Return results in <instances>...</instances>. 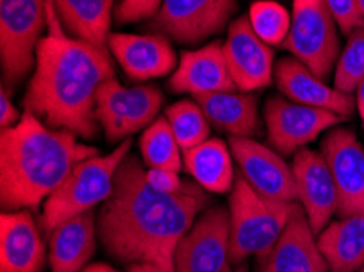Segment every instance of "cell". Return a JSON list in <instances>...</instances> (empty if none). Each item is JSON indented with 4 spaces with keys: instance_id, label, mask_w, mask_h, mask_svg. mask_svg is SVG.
<instances>
[{
    "instance_id": "6da1fadb",
    "label": "cell",
    "mask_w": 364,
    "mask_h": 272,
    "mask_svg": "<svg viewBox=\"0 0 364 272\" xmlns=\"http://www.w3.org/2000/svg\"><path fill=\"white\" fill-rule=\"evenodd\" d=\"M208 202V191L198 183L185 181L176 192L157 191L137 157L128 155L97 215L98 240L119 263H156L175 271L176 246Z\"/></svg>"
},
{
    "instance_id": "603a6c76",
    "label": "cell",
    "mask_w": 364,
    "mask_h": 272,
    "mask_svg": "<svg viewBox=\"0 0 364 272\" xmlns=\"http://www.w3.org/2000/svg\"><path fill=\"white\" fill-rule=\"evenodd\" d=\"M330 272H356L364 264V210L340 217L317 238Z\"/></svg>"
},
{
    "instance_id": "52a82bcc",
    "label": "cell",
    "mask_w": 364,
    "mask_h": 272,
    "mask_svg": "<svg viewBox=\"0 0 364 272\" xmlns=\"http://www.w3.org/2000/svg\"><path fill=\"white\" fill-rule=\"evenodd\" d=\"M46 25V0H0V62L5 85H16L36 65Z\"/></svg>"
},
{
    "instance_id": "e575fe53",
    "label": "cell",
    "mask_w": 364,
    "mask_h": 272,
    "mask_svg": "<svg viewBox=\"0 0 364 272\" xmlns=\"http://www.w3.org/2000/svg\"><path fill=\"white\" fill-rule=\"evenodd\" d=\"M356 108L360 111L361 121L364 123V80L356 88Z\"/></svg>"
},
{
    "instance_id": "74e56055",
    "label": "cell",
    "mask_w": 364,
    "mask_h": 272,
    "mask_svg": "<svg viewBox=\"0 0 364 272\" xmlns=\"http://www.w3.org/2000/svg\"><path fill=\"white\" fill-rule=\"evenodd\" d=\"M356 5H358V10H360L361 16L364 18V0H356Z\"/></svg>"
},
{
    "instance_id": "484cf974",
    "label": "cell",
    "mask_w": 364,
    "mask_h": 272,
    "mask_svg": "<svg viewBox=\"0 0 364 272\" xmlns=\"http://www.w3.org/2000/svg\"><path fill=\"white\" fill-rule=\"evenodd\" d=\"M142 160L149 168H170L180 171L183 166L181 147L167 118H159L147 127L139 138Z\"/></svg>"
},
{
    "instance_id": "f35d334b",
    "label": "cell",
    "mask_w": 364,
    "mask_h": 272,
    "mask_svg": "<svg viewBox=\"0 0 364 272\" xmlns=\"http://www.w3.org/2000/svg\"><path fill=\"white\" fill-rule=\"evenodd\" d=\"M358 272H364V264H363V268H361L360 271H358Z\"/></svg>"
},
{
    "instance_id": "7c38bea8",
    "label": "cell",
    "mask_w": 364,
    "mask_h": 272,
    "mask_svg": "<svg viewBox=\"0 0 364 272\" xmlns=\"http://www.w3.org/2000/svg\"><path fill=\"white\" fill-rule=\"evenodd\" d=\"M229 148L240 175L258 194L272 201H297L294 173L277 150L245 137H230Z\"/></svg>"
},
{
    "instance_id": "5b68a950",
    "label": "cell",
    "mask_w": 364,
    "mask_h": 272,
    "mask_svg": "<svg viewBox=\"0 0 364 272\" xmlns=\"http://www.w3.org/2000/svg\"><path fill=\"white\" fill-rule=\"evenodd\" d=\"M296 202H279L263 197L237 176L229 197L230 266H240L255 254L262 256L274 245L291 217Z\"/></svg>"
},
{
    "instance_id": "ac0fdd59",
    "label": "cell",
    "mask_w": 364,
    "mask_h": 272,
    "mask_svg": "<svg viewBox=\"0 0 364 272\" xmlns=\"http://www.w3.org/2000/svg\"><path fill=\"white\" fill-rule=\"evenodd\" d=\"M108 49L121 69L132 80H151L173 72L176 55L168 40L162 35H124L112 33Z\"/></svg>"
},
{
    "instance_id": "7402d4cb",
    "label": "cell",
    "mask_w": 364,
    "mask_h": 272,
    "mask_svg": "<svg viewBox=\"0 0 364 272\" xmlns=\"http://www.w3.org/2000/svg\"><path fill=\"white\" fill-rule=\"evenodd\" d=\"M209 124L230 137L253 138L262 136L257 97L245 92H219L195 97Z\"/></svg>"
},
{
    "instance_id": "7a4b0ae2",
    "label": "cell",
    "mask_w": 364,
    "mask_h": 272,
    "mask_svg": "<svg viewBox=\"0 0 364 272\" xmlns=\"http://www.w3.org/2000/svg\"><path fill=\"white\" fill-rule=\"evenodd\" d=\"M46 25L25 109L53 129L93 138L98 131L97 93L114 77L112 58L108 49L65 33L53 0H46Z\"/></svg>"
},
{
    "instance_id": "8d00e7d4",
    "label": "cell",
    "mask_w": 364,
    "mask_h": 272,
    "mask_svg": "<svg viewBox=\"0 0 364 272\" xmlns=\"http://www.w3.org/2000/svg\"><path fill=\"white\" fill-rule=\"evenodd\" d=\"M225 272H248V269H247V266H244V264H240V266H237L235 269H232V268H229L228 271Z\"/></svg>"
},
{
    "instance_id": "8fae6325",
    "label": "cell",
    "mask_w": 364,
    "mask_h": 272,
    "mask_svg": "<svg viewBox=\"0 0 364 272\" xmlns=\"http://www.w3.org/2000/svg\"><path fill=\"white\" fill-rule=\"evenodd\" d=\"M263 116L269 146L284 157L304 148L343 121L332 111L306 107L284 97H269Z\"/></svg>"
},
{
    "instance_id": "f546056e",
    "label": "cell",
    "mask_w": 364,
    "mask_h": 272,
    "mask_svg": "<svg viewBox=\"0 0 364 272\" xmlns=\"http://www.w3.org/2000/svg\"><path fill=\"white\" fill-rule=\"evenodd\" d=\"M322 2L332 13L340 31L345 35L350 36V33L356 28L364 26V18L358 10L356 0H322Z\"/></svg>"
},
{
    "instance_id": "e0dca14e",
    "label": "cell",
    "mask_w": 364,
    "mask_h": 272,
    "mask_svg": "<svg viewBox=\"0 0 364 272\" xmlns=\"http://www.w3.org/2000/svg\"><path fill=\"white\" fill-rule=\"evenodd\" d=\"M274 80L279 92L294 103L332 111L343 119L350 118L355 111L356 102L353 95L327 85L296 58L278 60L274 65Z\"/></svg>"
},
{
    "instance_id": "d590c367",
    "label": "cell",
    "mask_w": 364,
    "mask_h": 272,
    "mask_svg": "<svg viewBox=\"0 0 364 272\" xmlns=\"http://www.w3.org/2000/svg\"><path fill=\"white\" fill-rule=\"evenodd\" d=\"M82 272H119V271L112 268V266H109V264L95 263V264H88L87 268L82 271Z\"/></svg>"
},
{
    "instance_id": "9a60e30c",
    "label": "cell",
    "mask_w": 364,
    "mask_h": 272,
    "mask_svg": "<svg viewBox=\"0 0 364 272\" xmlns=\"http://www.w3.org/2000/svg\"><path fill=\"white\" fill-rule=\"evenodd\" d=\"M316 236L304 209L296 202L278 240L257 258L258 272H328Z\"/></svg>"
},
{
    "instance_id": "44dd1931",
    "label": "cell",
    "mask_w": 364,
    "mask_h": 272,
    "mask_svg": "<svg viewBox=\"0 0 364 272\" xmlns=\"http://www.w3.org/2000/svg\"><path fill=\"white\" fill-rule=\"evenodd\" d=\"M49 266L53 272H82L97 248V217L93 210L65 220L51 232Z\"/></svg>"
},
{
    "instance_id": "3957f363",
    "label": "cell",
    "mask_w": 364,
    "mask_h": 272,
    "mask_svg": "<svg viewBox=\"0 0 364 272\" xmlns=\"http://www.w3.org/2000/svg\"><path fill=\"white\" fill-rule=\"evenodd\" d=\"M79 136L53 129L25 109L20 123L0 134V201L4 210L35 209L77 165L98 155Z\"/></svg>"
},
{
    "instance_id": "4fadbf2b",
    "label": "cell",
    "mask_w": 364,
    "mask_h": 272,
    "mask_svg": "<svg viewBox=\"0 0 364 272\" xmlns=\"http://www.w3.org/2000/svg\"><path fill=\"white\" fill-rule=\"evenodd\" d=\"M230 79L239 92L250 93L268 87L274 77V53L262 41L248 16H239L228 31L223 44Z\"/></svg>"
},
{
    "instance_id": "f1b7e54d",
    "label": "cell",
    "mask_w": 364,
    "mask_h": 272,
    "mask_svg": "<svg viewBox=\"0 0 364 272\" xmlns=\"http://www.w3.org/2000/svg\"><path fill=\"white\" fill-rule=\"evenodd\" d=\"M364 80V26L350 33L348 43L340 53L335 70V88L343 93L356 92Z\"/></svg>"
},
{
    "instance_id": "d6a6232c",
    "label": "cell",
    "mask_w": 364,
    "mask_h": 272,
    "mask_svg": "<svg viewBox=\"0 0 364 272\" xmlns=\"http://www.w3.org/2000/svg\"><path fill=\"white\" fill-rule=\"evenodd\" d=\"M20 113L18 109L14 107V103L10 102V98L5 92V85L0 90V126L2 129H9L20 123Z\"/></svg>"
},
{
    "instance_id": "d4e9b609",
    "label": "cell",
    "mask_w": 364,
    "mask_h": 272,
    "mask_svg": "<svg viewBox=\"0 0 364 272\" xmlns=\"http://www.w3.org/2000/svg\"><path fill=\"white\" fill-rule=\"evenodd\" d=\"M230 153L220 138H208L200 146L183 150V166L203 190L224 194L232 190L235 183Z\"/></svg>"
},
{
    "instance_id": "ffe728a7",
    "label": "cell",
    "mask_w": 364,
    "mask_h": 272,
    "mask_svg": "<svg viewBox=\"0 0 364 272\" xmlns=\"http://www.w3.org/2000/svg\"><path fill=\"white\" fill-rule=\"evenodd\" d=\"M44 241L30 210H7L0 217V272H41Z\"/></svg>"
},
{
    "instance_id": "1f68e13d",
    "label": "cell",
    "mask_w": 364,
    "mask_h": 272,
    "mask_svg": "<svg viewBox=\"0 0 364 272\" xmlns=\"http://www.w3.org/2000/svg\"><path fill=\"white\" fill-rule=\"evenodd\" d=\"M147 181L152 187L162 192H176L183 187V183L180 180L178 171L170 168H149L146 171Z\"/></svg>"
},
{
    "instance_id": "4316f807",
    "label": "cell",
    "mask_w": 364,
    "mask_h": 272,
    "mask_svg": "<svg viewBox=\"0 0 364 272\" xmlns=\"http://www.w3.org/2000/svg\"><path fill=\"white\" fill-rule=\"evenodd\" d=\"M170 127L181 150H188L206 142L211 134V124L200 104L183 99L172 104L165 113Z\"/></svg>"
},
{
    "instance_id": "2e32d148",
    "label": "cell",
    "mask_w": 364,
    "mask_h": 272,
    "mask_svg": "<svg viewBox=\"0 0 364 272\" xmlns=\"http://www.w3.org/2000/svg\"><path fill=\"white\" fill-rule=\"evenodd\" d=\"M297 202L304 209L309 224L318 236L338 209V192L327 160L321 152L301 148L292 160Z\"/></svg>"
},
{
    "instance_id": "d6986e66",
    "label": "cell",
    "mask_w": 364,
    "mask_h": 272,
    "mask_svg": "<svg viewBox=\"0 0 364 272\" xmlns=\"http://www.w3.org/2000/svg\"><path fill=\"white\" fill-rule=\"evenodd\" d=\"M168 85L175 93H190L193 97L237 90L225 62L223 43L213 41L195 51L181 53Z\"/></svg>"
},
{
    "instance_id": "9c48e42d",
    "label": "cell",
    "mask_w": 364,
    "mask_h": 272,
    "mask_svg": "<svg viewBox=\"0 0 364 272\" xmlns=\"http://www.w3.org/2000/svg\"><path fill=\"white\" fill-rule=\"evenodd\" d=\"M237 0H162L149 30L181 44H200L228 26Z\"/></svg>"
},
{
    "instance_id": "83f0119b",
    "label": "cell",
    "mask_w": 364,
    "mask_h": 272,
    "mask_svg": "<svg viewBox=\"0 0 364 272\" xmlns=\"http://www.w3.org/2000/svg\"><path fill=\"white\" fill-rule=\"evenodd\" d=\"M248 20L258 38L269 46H281L291 28V13L274 0H258L252 4Z\"/></svg>"
},
{
    "instance_id": "30bf717a",
    "label": "cell",
    "mask_w": 364,
    "mask_h": 272,
    "mask_svg": "<svg viewBox=\"0 0 364 272\" xmlns=\"http://www.w3.org/2000/svg\"><path fill=\"white\" fill-rule=\"evenodd\" d=\"M230 217L225 207L203 210L175 251V272H225L230 266Z\"/></svg>"
},
{
    "instance_id": "4dcf8cb0",
    "label": "cell",
    "mask_w": 364,
    "mask_h": 272,
    "mask_svg": "<svg viewBox=\"0 0 364 272\" xmlns=\"http://www.w3.org/2000/svg\"><path fill=\"white\" fill-rule=\"evenodd\" d=\"M162 0H121L114 10V20L119 25L152 18L161 9Z\"/></svg>"
},
{
    "instance_id": "836d02e7",
    "label": "cell",
    "mask_w": 364,
    "mask_h": 272,
    "mask_svg": "<svg viewBox=\"0 0 364 272\" xmlns=\"http://www.w3.org/2000/svg\"><path fill=\"white\" fill-rule=\"evenodd\" d=\"M128 272H175L170 269H165L164 266L156 263H134L128 264Z\"/></svg>"
},
{
    "instance_id": "ba28073f",
    "label": "cell",
    "mask_w": 364,
    "mask_h": 272,
    "mask_svg": "<svg viewBox=\"0 0 364 272\" xmlns=\"http://www.w3.org/2000/svg\"><path fill=\"white\" fill-rule=\"evenodd\" d=\"M164 97L157 87L126 88L113 77L97 93V121L109 142L126 141L156 121Z\"/></svg>"
},
{
    "instance_id": "8992f818",
    "label": "cell",
    "mask_w": 364,
    "mask_h": 272,
    "mask_svg": "<svg viewBox=\"0 0 364 272\" xmlns=\"http://www.w3.org/2000/svg\"><path fill=\"white\" fill-rule=\"evenodd\" d=\"M336 21L322 0H292L291 28L281 48L327 80L340 58Z\"/></svg>"
},
{
    "instance_id": "cb8c5ba5",
    "label": "cell",
    "mask_w": 364,
    "mask_h": 272,
    "mask_svg": "<svg viewBox=\"0 0 364 272\" xmlns=\"http://www.w3.org/2000/svg\"><path fill=\"white\" fill-rule=\"evenodd\" d=\"M70 36L108 49L114 0H53Z\"/></svg>"
},
{
    "instance_id": "5bb4252c",
    "label": "cell",
    "mask_w": 364,
    "mask_h": 272,
    "mask_svg": "<svg viewBox=\"0 0 364 272\" xmlns=\"http://www.w3.org/2000/svg\"><path fill=\"white\" fill-rule=\"evenodd\" d=\"M322 155L327 160L338 192L340 217L364 210V148L356 134L346 127H336L325 136Z\"/></svg>"
},
{
    "instance_id": "277c9868",
    "label": "cell",
    "mask_w": 364,
    "mask_h": 272,
    "mask_svg": "<svg viewBox=\"0 0 364 272\" xmlns=\"http://www.w3.org/2000/svg\"><path fill=\"white\" fill-rule=\"evenodd\" d=\"M131 137L126 138L108 155H95L80 162L65 178L43 205L41 225L44 235L77 215L90 212L97 204L105 202L112 196L114 178L123 160L129 155Z\"/></svg>"
}]
</instances>
